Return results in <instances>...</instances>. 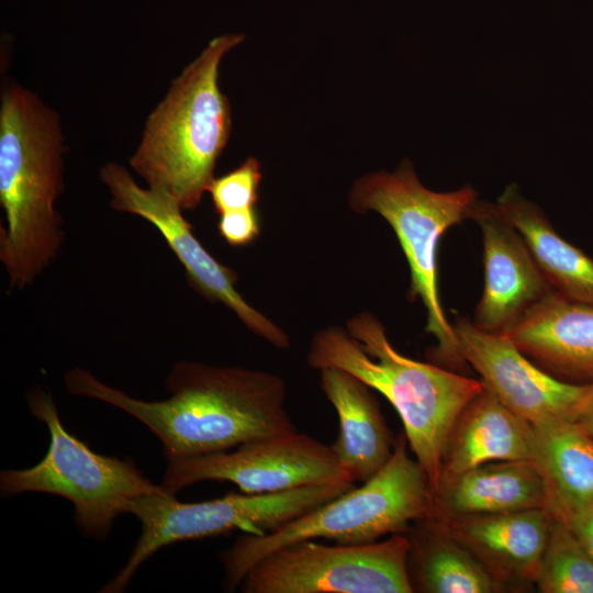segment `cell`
Segmentation results:
<instances>
[{
  "label": "cell",
  "mask_w": 593,
  "mask_h": 593,
  "mask_svg": "<svg viewBox=\"0 0 593 593\" xmlns=\"http://www.w3.org/2000/svg\"><path fill=\"white\" fill-rule=\"evenodd\" d=\"M259 219L255 206L220 214V235L231 246H245L259 235Z\"/></svg>",
  "instance_id": "cell-25"
},
{
  "label": "cell",
  "mask_w": 593,
  "mask_h": 593,
  "mask_svg": "<svg viewBox=\"0 0 593 593\" xmlns=\"http://www.w3.org/2000/svg\"><path fill=\"white\" fill-rule=\"evenodd\" d=\"M477 200L478 193L470 186L450 192L425 188L409 160L394 172L366 175L351 190L354 210L379 213L396 234L410 266V296L423 302L426 332L437 339L433 351L436 362H465L440 302L438 247L446 231L469 219Z\"/></svg>",
  "instance_id": "cell-6"
},
{
  "label": "cell",
  "mask_w": 593,
  "mask_h": 593,
  "mask_svg": "<svg viewBox=\"0 0 593 593\" xmlns=\"http://www.w3.org/2000/svg\"><path fill=\"white\" fill-rule=\"evenodd\" d=\"M434 518L506 588L536 581L552 515L547 507Z\"/></svg>",
  "instance_id": "cell-14"
},
{
  "label": "cell",
  "mask_w": 593,
  "mask_h": 593,
  "mask_svg": "<svg viewBox=\"0 0 593 593\" xmlns=\"http://www.w3.org/2000/svg\"><path fill=\"white\" fill-rule=\"evenodd\" d=\"M469 219L482 233L484 288L473 324L504 334L552 290L525 239L496 203L477 200Z\"/></svg>",
  "instance_id": "cell-13"
},
{
  "label": "cell",
  "mask_w": 593,
  "mask_h": 593,
  "mask_svg": "<svg viewBox=\"0 0 593 593\" xmlns=\"http://www.w3.org/2000/svg\"><path fill=\"white\" fill-rule=\"evenodd\" d=\"M100 178L111 193L114 210L137 215L158 230L183 266L190 283L205 298L232 310L254 333L278 348H287L289 338L237 292L235 272L220 264L192 233L180 205L169 195L138 186L131 174L116 163L100 169Z\"/></svg>",
  "instance_id": "cell-11"
},
{
  "label": "cell",
  "mask_w": 593,
  "mask_h": 593,
  "mask_svg": "<svg viewBox=\"0 0 593 593\" xmlns=\"http://www.w3.org/2000/svg\"><path fill=\"white\" fill-rule=\"evenodd\" d=\"M201 481L231 482L248 494L354 483L331 446L298 430L245 443L234 451L167 460L161 485L170 494Z\"/></svg>",
  "instance_id": "cell-10"
},
{
  "label": "cell",
  "mask_w": 593,
  "mask_h": 593,
  "mask_svg": "<svg viewBox=\"0 0 593 593\" xmlns=\"http://www.w3.org/2000/svg\"><path fill=\"white\" fill-rule=\"evenodd\" d=\"M535 585L542 593H593V558L553 517Z\"/></svg>",
  "instance_id": "cell-22"
},
{
  "label": "cell",
  "mask_w": 593,
  "mask_h": 593,
  "mask_svg": "<svg viewBox=\"0 0 593 593\" xmlns=\"http://www.w3.org/2000/svg\"><path fill=\"white\" fill-rule=\"evenodd\" d=\"M547 507L545 480L533 460L492 461L439 481L430 517L485 515Z\"/></svg>",
  "instance_id": "cell-17"
},
{
  "label": "cell",
  "mask_w": 593,
  "mask_h": 593,
  "mask_svg": "<svg viewBox=\"0 0 593 593\" xmlns=\"http://www.w3.org/2000/svg\"><path fill=\"white\" fill-rule=\"evenodd\" d=\"M533 425L484 387L451 429L439 481L492 461L533 460Z\"/></svg>",
  "instance_id": "cell-18"
},
{
  "label": "cell",
  "mask_w": 593,
  "mask_h": 593,
  "mask_svg": "<svg viewBox=\"0 0 593 593\" xmlns=\"http://www.w3.org/2000/svg\"><path fill=\"white\" fill-rule=\"evenodd\" d=\"M553 518L566 525L593 558V497L547 506Z\"/></svg>",
  "instance_id": "cell-24"
},
{
  "label": "cell",
  "mask_w": 593,
  "mask_h": 593,
  "mask_svg": "<svg viewBox=\"0 0 593 593\" xmlns=\"http://www.w3.org/2000/svg\"><path fill=\"white\" fill-rule=\"evenodd\" d=\"M244 37L224 34L213 38L183 69L149 114L130 158L148 188L169 195L182 210L199 205L227 144L231 108L219 87V68L224 55Z\"/></svg>",
  "instance_id": "cell-4"
},
{
  "label": "cell",
  "mask_w": 593,
  "mask_h": 593,
  "mask_svg": "<svg viewBox=\"0 0 593 593\" xmlns=\"http://www.w3.org/2000/svg\"><path fill=\"white\" fill-rule=\"evenodd\" d=\"M321 388L338 416L331 448L351 481L363 483L390 460L395 443L370 388L335 367L321 369Z\"/></svg>",
  "instance_id": "cell-16"
},
{
  "label": "cell",
  "mask_w": 593,
  "mask_h": 593,
  "mask_svg": "<svg viewBox=\"0 0 593 593\" xmlns=\"http://www.w3.org/2000/svg\"><path fill=\"white\" fill-rule=\"evenodd\" d=\"M585 384L584 395L571 422L593 437V381Z\"/></svg>",
  "instance_id": "cell-26"
},
{
  "label": "cell",
  "mask_w": 593,
  "mask_h": 593,
  "mask_svg": "<svg viewBox=\"0 0 593 593\" xmlns=\"http://www.w3.org/2000/svg\"><path fill=\"white\" fill-rule=\"evenodd\" d=\"M504 334L552 376L593 381V305L551 291Z\"/></svg>",
  "instance_id": "cell-15"
},
{
  "label": "cell",
  "mask_w": 593,
  "mask_h": 593,
  "mask_svg": "<svg viewBox=\"0 0 593 593\" xmlns=\"http://www.w3.org/2000/svg\"><path fill=\"white\" fill-rule=\"evenodd\" d=\"M452 328L465 362L507 409L533 426L573 419L585 383L552 376L505 334L482 331L467 317H458Z\"/></svg>",
  "instance_id": "cell-12"
},
{
  "label": "cell",
  "mask_w": 593,
  "mask_h": 593,
  "mask_svg": "<svg viewBox=\"0 0 593 593\" xmlns=\"http://www.w3.org/2000/svg\"><path fill=\"white\" fill-rule=\"evenodd\" d=\"M31 414L44 423L51 444L44 458L26 469H7L0 474L4 495L41 492L68 500L81 533L105 539L114 519L131 502L152 494L172 495L149 481L130 460L92 451L61 424L51 394L41 388L27 395Z\"/></svg>",
  "instance_id": "cell-7"
},
{
  "label": "cell",
  "mask_w": 593,
  "mask_h": 593,
  "mask_svg": "<svg viewBox=\"0 0 593 593\" xmlns=\"http://www.w3.org/2000/svg\"><path fill=\"white\" fill-rule=\"evenodd\" d=\"M496 204L525 239L546 280L558 294L593 305V259L557 233L544 211L518 187H506Z\"/></svg>",
  "instance_id": "cell-19"
},
{
  "label": "cell",
  "mask_w": 593,
  "mask_h": 593,
  "mask_svg": "<svg viewBox=\"0 0 593 593\" xmlns=\"http://www.w3.org/2000/svg\"><path fill=\"white\" fill-rule=\"evenodd\" d=\"M533 427V461L546 483L547 506L593 497V437L570 421Z\"/></svg>",
  "instance_id": "cell-21"
},
{
  "label": "cell",
  "mask_w": 593,
  "mask_h": 593,
  "mask_svg": "<svg viewBox=\"0 0 593 593\" xmlns=\"http://www.w3.org/2000/svg\"><path fill=\"white\" fill-rule=\"evenodd\" d=\"M398 438L387 465L371 479L264 535L246 534L220 555L225 589L235 590L247 572L272 551L301 540L325 538L362 545L402 534L416 521L433 515V488Z\"/></svg>",
  "instance_id": "cell-5"
},
{
  "label": "cell",
  "mask_w": 593,
  "mask_h": 593,
  "mask_svg": "<svg viewBox=\"0 0 593 593\" xmlns=\"http://www.w3.org/2000/svg\"><path fill=\"white\" fill-rule=\"evenodd\" d=\"M260 181V164L254 157L247 158L228 174L214 178L208 191L215 211L222 214L255 206Z\"/></svg>",
  "instance_id": "cell-23"
},
{
  "label": "cell",
  "mask_w": 593,
  "mask_h": 593,
  "mask_svg": "<svg viewBox=\"0 0 593 593\" xmlns=\"http://www.w3.org/2000/svg\"><path fill=\"white\" fill-rule=\"evenodd\" d=\"M407 571L413 592L492 593L505 586L466 547L430 517L414 522Z\"/></svg>",
  "instance_id": "cell-20"
},
{
  "label": "cell",
  "mask_w": 593,
  "mask_h": 593,
  "mask_svg": "<svg viewBox=\"0 0 593 593\" xmlns=\"http://www.w3.org/2000/svg\"><path fill=\"white\" fill-rule=\"evenodd\" d=\"M307 363L318 370L343 369L380 392L398 412L409 447L436 489L448 437L462 411L483 390L481 380L400 354L370 313L353 317L347 331L333 326L318 332Z\"/></svg>",
  "instance_id": "cell-3"
},
{
  "label": "cell",
  "mask_w": 593,
  "mask_h": 593,
  "mask_svg": "<svg viewBox=\"0 0 593 593\" xmlns=\"http://www.w3.org/2000/svg\"><path fill=\"white\" fill-rule=\"evenodd\" d=\"M63 152L57 114L33 92L8 86L0 107V260L12 291L32 284L63 244L55 208Z\"/></svg>",
  "instance_id": "cell-2"
},
{
  "label": "cell",
  "mask_w": 593,
  "mask_h": 593,
  "mask_svg": "<svg viewBox=\"0 0 593 593\" xmlns=\"http://www.w3.org/2000/svg\"><path fill=\"white\" fill-rule=\"evenodd\" d=\"M64 382L69 394L105 402L142 422L167 460L298 430L284 407V381L267 371L179 361L166 379L169 396L161 401L135 399L78 367L65 373Z\"/></svg>",
  "instance_id": "cell-1"
},
{
  "label": "cell",
  "mask_w": 593,
  "mask_h": 593,
  "mask_svg": "<svg viewBox=\"0 0 593 593\" xmlns=\"http://www.w3.org/2000/svg\"><path fill=\"white\" fill-rule=\"evenodd\" d=\"M354 486L351 482L325 483L278 493H228L190 503L180 502L175 495L142 496L131 502L126 511L141 522V536L125 564L101 592H122L137 569L167 545L234 530L264 535Z\"/></svg>",
  "instance_id": "cell-8"
},
{
  "label": "cell",
  "mask_w": 593,
  "mask_h": 593,
  "mask_svg": "<svg viewBox=\"0 0 593 593\" xmlns=\"http://www.w3.org/2000/svg\"><path fill=\"white\" fill-rule=\"evenodd\" d=\"M407 536L362 545L301 540L259 560L245 575V593H412Z\"/></svg>",
  "instance_id": "cell-9"
}]
</instances>
